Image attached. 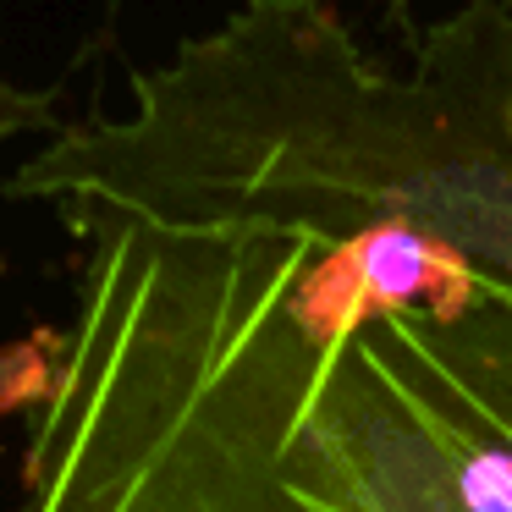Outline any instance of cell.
I'll return each mask as SVG.
<instances>
[{
    "instance_id": "2",
    "label": "cell",
    "mask_w": 512,
    "mask_h": 512,
    "mask_svg": "<svg viewBox=\"0 0 512 512\" xmlns=\"http://www.w3.org/2000/svg\"><path fill=\"white\" fill-rule=\"evenodd\" d=\"M336 215L402 221L512 292V0H463L364 89L336 149Z\"/></svg>"
},
{
    "instance_id": "1",
    "label": "cell",
    "mask_w": 512,
    "mask_h": 512,
    "mask_svg": "<svg viewBox=\"0 0 512 512\" xmlns=\"http://www.w3.org/2000/svg\"><path fill=\"white\" fill-rule=\"evenodd\" d=\"M50 210L83 276L23 512H512V292L375 309L309 232Z\"/></svg>"
}]
</instances>
